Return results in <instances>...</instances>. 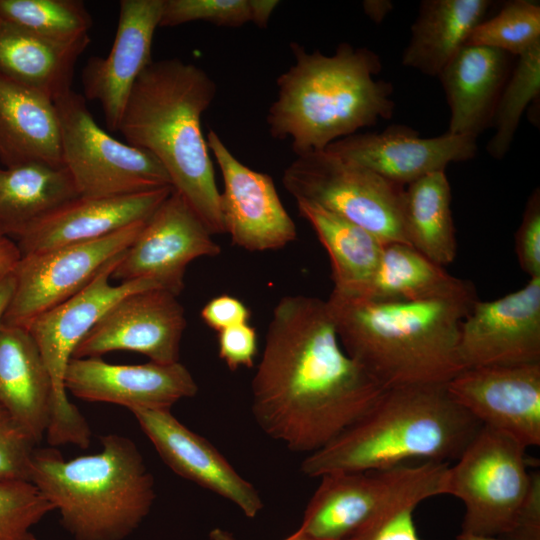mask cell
<instances>
[{"label": "cell", "mask_w": 540, "mask_h": 540, "mask_svg": "<svg viewBox=\"0 0 540 540\" xmlns=\"http://www.w3.org/2000/svg\"><path fill=\"white\" fill-rule=\"evenodd\" d=\"M420 503L417 499H407L393 505L354 540H422L413 519Z\"/></svg>", "instance_id": "f35d334b"}, {"label": "cell", "mask_w": 540, "mask_h": 540, "mask_svg": "<svg viewBox=\"0 0 540 540\" xmlns=\"http://www.w3.org/2000/svg\"><path fill=\"white\" fill-rule=\"evenodd\" d=\"M66 391L83 401L124 406L129 410H171L194 397L198 385L182 363L120 365L100 357L71 358L64 378Z\"/></svg>", "instance_id": "ac0fdd59"}, {"label": "cell", "mask_w": 540, "mask_h": 540, "mask_svg": "<svg viewBox=\"0 0 540 540\" xmlns=\"http://www.w3.org/2000/svg\"><path fill=\"white\" fill-rule=\"evenodd\" d=\"M476 300L379 301L332 290L326 301L344 351L389 389L445 384L464 369L460 328Z\"/></svg>", "instance_id": "3957f363"}, {"label": "cell", "mask_w": 540, "mask_h": 540, "mask_svg": "<svg viewBox=\"0 0 540 540\" xmlns=\"http://www.w3.org/2000/svg\"><path fill=\"white\" fill-rule=\"evenodd\" d=\"M258 354L255 327L248 323L235 325L218 332V355L229 370L252 368Z\"/></svg>", "instance_id": "ab89813d"}, {"label": "cell", "mask_w": 540, "mask_h": 540, "mask_svg": "<svg viewBox=\"0 0 540 540\" xmlns=\"http://www.w3.org/2000/svg\"><path fill=\"white\" fill-rule=\"evenodd\" d=\"M163 0H121L109 54L91 57L82 70L83 96L97 101L110 131L118 132L131 90L151 60Z\"/></svg>", "instance_id": "44dd1931"}, {"label": "cell", "mask_w": 540, "mask_h": 540, "mask_svg": "<svg viewBox=\"0 0 540 540\" xmlns=\"http://www.w3.org/2000/svg\"><path fill=\"white\" fill-rule=\"evenodd\" d=\"M51 511L30 481L0 480V540H37L31 529Z\"/></svg>", "instance_id": "e575fe53"}, {"label": "cell", "mask_w": 540, "mask_h": 540, "mask_svg": "<svg viewBox=\"0 0 540 540\" xmlns=\"http://www.w3.org/2000/svg\"><path fill=\"white\" fill-rule=\"evenodd\" d=\"M290 47L295 63L276 80L266 122L273 138L290 140L296 156L392 117L393 87L374 79L382 69L375 52L348 43L333 55L309 53L296 42Z\"/></svg>", "instance_id": "277c9868"}, {"label": "cell", "mask_w": 540, "mask_h": 540, "mask_svg": "<svg viewBox=\"0 0 540 540\" xmlns=\"http://www.w3.org/2000/svg\"><path fill=\"white\" fill-rule=\"evenodd\" d=\"M200 315L209 328L220 332L228 327L248 323L251 312L240 299L224 294L210 299Z\"/></svg>", "instance_id": "b9f144b4"}, {"label": "cell", "mask_w": 540, "mask_h": 540, "mask_svg": "<svg viewBox=\"0 0 540 540\" xmlns=\"http://www.w3.org/2000/svg\"><path fill=\"white\" fill-rule=\"evenodd\" d=\"M283 540H323V539L307 537V536L301 535V534H299L298 532L295 531L294 533H292L288 537L284 538Z\"/></svg>", "instance_id": "681fc988"}, {"label": "cell", "mask_w": 540, "mask_h": 540, "mask_svg": "<svg viewBox=\"0 0 540 540\" xmlns=\"http://www.w3.org/2000/svg\"><path fill=\"white\" fill-rule=\"evenodd\" d=\"M77 196L65 166L28 162L0 168V230L13 239L22 229Z\"/></svg>", "instance_id": "f546056e"}, {"label": "cell", "mask_w": 540, "mask_h": 540, "mask_svg": "<svg viewBox=\"0 0 540 540\" xmlns=\"http://www.w3.org/2000/svg\"><path fill=\"white\" fill-rule=\"evenodd\" d=\"M385 390L342 348L327 301L305 295L278 301L251 383L252 414L267 436L310 454L358 421Z\"/></svg>", "instance_id": "6da1fadb"}, {"label": "cell", "mask_w": 540, "mask_h": 540, "mask_svg": "<svg viewBox=\"0 0 540 540\" xmlns=\"http://www.w3.org/2000/svg\"><path fill=\"white\" fill-rule=\"evenodd\" d=\"M172 190L168 186L116 197L77 196L22 229L13 240L23 256L99 239L147 220Z\"/></svg>", "instance_id": "7402d4cb"}, {"label": "cell", "mask_w": 540, "mask_h": 540, "mask_svg": "<svg viewBox=\"0 0 540 540\" xmlns=\"http://www.w3.org/2000/svg\"><path fill=\"white\" fill-rule=\"evenodd\" d=\"M446 386L482 426L540 445V362L464 368Z\"/></svg>", "instance_id": "9a60e30c"}, {"label": "cell", "mask_w": 540, "mask_h": 540, "mask_svg": "<svg viewBox=\"0 0 540 540\" xmlns=\"http://www.w3.org/2000/svg\"><path fill=\"white\" fill-rule=\"evenodd\" d=\"M89 36L62 42L0 20V75L53 102L72 90L78 58Z\"/></svg>", "instance_id": "484cf974"}, {"label": "cell", "mask_w": 540, "mask_h": 540, "mask_svg": "<svg viewBox=\"0 0 540 540\" xmlns=\"http://www.w3.org/2000/svg\"><path fill=\"white\" fill-rule=\"evenodd\" d=\"M463 368L540 362V277L492 301L473 304L461 324Z\"/></svg>", "instance_id": "e0dca14e"}, {"label": "cell", "mask_w": 540, "mask_h": 540, "mask_svg": "<svg viewBox=\"0 0 540 540\" xmlns=\"http://www.w3.org/2000/svg\"><path fill=\"white\" fill-rule=\"evenodd\" d=\"M279 3L277 0H249L251 22L260 28H266L270 16Z\"/></svg>", "instance_id": "ee69618b"}, {"label": "cell", "mask_w": 540, "mask_h": 540, "mask_svg": "<svg viewBox=\"0 0 540 540\" xmlns=\"http://www.w3.org/2000/svg\"><path fill=\"white\" fill-rule=\"evenodd\" d=\"M54 391L40 350L25 327L0 324V405L39 444L50 425Z\"/></svg>", "instance_id": "603a6c76"}, {"label": "cell", "mask_w": 540, "mask_h": 540, "mask_svg": "<svg viewBox=\"0 0 540 540\" xmlns=\"http://www.w3.org/2000/svg\"><path fill=\"white\" fill-rule=\"evenodd\" d=\"M379 301H423L476 296L473 284L449 274L412 246L383 247L372 280L363 295Z\"/></svg>", "instance_id": "83f0119b"}, {"label": "cell", "mask_w": 540, "mask_h": 540, "mask_svg": "<svg viewBox=\"0 0 540 540\" xmlns=\"http://www.w3.org/2000/svg\"><path fill=\"white\" fill-rule=\"evenodd\" d=\"M20 258L16 242L0 230V275L11 273Z\"/></svg>", "instance_id": "7bdbcfd3"}, {"label": "cell", "mask_w": 540, "mask_h": 540, "mask_svg": "<svg viewBox=\"0 0 540 540\" xmlns=\"http://www.w3.org/2000/svg\"><path fill=\"white\" fill-rule=\"evenodd\" d=\"M540 41V5L529 0L505 3L493 17L484 19L471 33L467 45L483 46L521 55Z\"/></svg>", "instance_id": "836d02e7"}, {"label": "cell", "mask_w": 540, "mask_h": 540, "mask_svg": "<svg viewBox=\"0 0 540 540\" xmlns=\"http://www.w3.org/2000/svg\"><path fill=\"white\" fill-rule=\"evenodd\" d=\"M145 221L92 241L21 256L12 271L14 292L1 323L26 328L35 317L77 294L133 243Z\"/></svg>", "instance_id": "7c38bea8"}, {"label": "cell", "mask_w": 540, "mask_h": 540, "mask_svg": "<svg viewBox=\"0 0 540 540\" xmlns=\"http://www.w3.org/2000/svg\"><path fill=\"white\" fill-rule=\"evenodd\" d=\"M456 540H506V539L495 537V536H483V535H475V534L461 532L459 535H457Z\"/></svg>", "instance_id": "c3c4849f"}, {"label": "cell", "mask_w": 540, "mask_h": 540, "mask_svg": "<svg viewBox=\"0 0 540 540\" xmlns=\"http://www.w3.org/2000/svg\"><path fill=\"white\" fill-rule=\"evenodd\" d=\"M0 161L64 166L55 103L0 75Z\"/></svg>", "instance_id": "d4e9b609"}, {"label": "cell", "mask_w": 540, "mask_h": 540, "mask_svg": "<svg viewBox=\"0 0 540 540\" xmlns=\"http://www.w3.org/2000/svg\"><path fill=\"white\" fill-rule=\"evenodd\" d=\"M365 13L375 22H381L391 11L392 3L383 0H368L363 2Z\"/></svg>", "instance_id": "bcb514c9"}, {"label": "cell", "mask_w": 540, "mask_h": 540, "mask_svg": "<svg viewBox=\"0 0 540 540\" xmlns=\"http://www.w3.org/2000/svg\"><path fill=\"white\" fill-rule=\"evenodd\" d=\"M282 183L296 200L315 203L364 228L383 245H410L403 217L405 186L364 166L326 150L314 151L296 156Z\"/></svg>", "instance_id": "9c48e42d"}, {"label": "cell", "mask_w": 540, "mask_h": 540, "mask_svg": "<svg viewBox=\"0 0 540 540\" xmlns=\"http://www.w3.org/2000/svg\"><path fill=\"white\" fill-rule=\"evenodd\" d=\"M143 433L177 475L230 501L248 518L263 509L258 490L206 438L180 422L171 410L133 409Z\"/></svg>", "instance_id": "ffe728a7"}, {"label": "cell", "mask_w": 540, "mask_h": 540, "mask_svg": "<svg viewBox=\"0 0 540 540\" xmlns=\"http://www.w3.org/2000/svg\"><path fill=\"white\" fill-rule=\"evenodd\" d=\"M15 287V280L12 272L0 275V324L4 313L11 301Z\"/></svg>", "instance_id": "f6af8a7d"}, {"label": "cell", "mask_w": 540, "mask_h": 540, "mask_svg": "<svg viewBox=\"0 0 540 540\" xmlns=\"http://www.w3.org/2000/svg\"><path fill=\"white\" fill-rule=\"evenodd\" d=\"M193 21L237 28L251 22L249 0H163L159 27Z\"/></svg>", "instance_id": "d590c367"}, {"label": "cell", "mask_w": 540, "mask_h": 540, "mask_svg": "<svg viewBox=\"0 0 540 540\" xmlns=\"http://www.w3.org/2000/svg\"><path fill=\"white\" fill-rule=\"evenodd\" d=\"M449 463L418 462L385 470L320 477L296 530L323 540H354L393 505L445 495Z\"/></svg>", "instance_id": "52a82bcc"}, {"label": "cell", "mask_w": 540, "mask_h": 540, "mask_svg": "<svg viewBox=\"0 0 540 540\" xmlns=\"http://www.w3.org/2000/svg\"><path fill=\"white\" fill-rule=\"evenodd\" d=\"M300 215L327 251L333 291L363 295L378 265L384 245L364 228L309 201L296 200Z\"/></svg>", "instance_id": "f1b7e54d"}, {"label": "cell", "mask_w": 540, "mask_h": 540, "mask_svg": "<svg viewBox=\"0 0 540 540\" xmlns=\"http://www.w3.org/2000/svg\"><path fill=\"white\" fill-rule=\"evenodd\" d=\"M481 423L445 384L386 389L353 425L301 463L308 477L390 469L416 462L455 461Z\"/></svg>", "instance_id": "5b68a950"}, {"label": "cell", "mask_w": 540, "mask_h": 540, "mask_svg": "<svg viewBox=\"0 0 540 540\" xmlns=\"http://www.w3.org/2000/svg\"><path fill=\"white\" fill-rule=\"evenodd\" d=\"M210 540H238L232 533L222 528H213L209 533Z\"/></svg>", "instance_id": "7dc6e473"}, {"label": "cell", "mask_w": 540, "mask_h": 540, "mask_svg": "<svg viewBox=\"0 0 540 540\" xmlns=\"http://www.w3.org/2000/svg\"><path fill=\"white\" fill-rule=\"evenodd\" d=\"M539 95L540 41L518 56L501 91L491 122L495 132L486 147L493 158L505 157L523 113L530 104L539 103Z\"/></svg>", "instance_id": "1f68e13d"}, {"label": "cell", "mask_w": 540, "mask_h": 540, "mask_svg": "<svg viewBox=\"0 0 540 540\" xmlns=\"http://www.w3.org/2000/svg\"><path fill=\"white\" fill-rule=\"evenodd\" d=\"M217 87L202 68L177 58L151 61L136 80L118 132L151 154L208 231L225 233L213 163L201 129Z\"/></svg>", "instance_id": "7a4b0ae2"}, {"label": "cell", "mask_w": 540, "mask_h": 540, "mask_svg": "<svg viewBox=\"0 0 540 540\" xmlns=\"http://www.w3.org/2000/svg\"><path fill=\"white\" fill-rule=\"evenodd\" d=\"M403 217L414 249L442 267L454 261L457 240L445 171L430 173L405 187Z\"/></svg>", "instance_id": "4dcf8cb0"}, {"label": "cell", "mask_w": 540, "mask_h": 540, "mask_svg": "<svg viewBox=\"0 0 540 540\" xmlns=\"http://www.w3.org/2000/svg\"><path fill=\"white\" fill-rule=\"evenodd\" d=\"M37 443L0 405V480L30 481V464Z\"/></svg>", "instance_id": "8d00e7d4"}, {"label": "cell", "mask_w": 540, "mask_h": 540, "mask_svg": "<svg viewBox=\"0 0 540 540\" xmlns=\"http://www.w3.org/2000/svg\"><path fill=\"white\" fill-rule=\"evenodd\" d=\"M509 54L466 45L438 75L450 108L448 132L477 138L491 125L509 77Z\"/></svg>", "instance_id": "cb8c5ba5"}, {"label": "cell", "mask_w": 540, "mask_h": 540, "mask_svg": "<svg viewBox=\"0 0 540 540\" xmlns=\"http://www.w3.org/2000/svg\"><path fill=\"white\" fill-rule=\"evenodd\" d=\"M506 540H540V473L531 471L530 484Z\"/></svg>", "instance_id": "60d3db41"}, {"label": "cell", "mask_w": 540, "mask_h": 540, "mask_svg": "<svg viewBox=\"0 0 540 540\" xmlns=\"http://www.w3.org/2000/svg\"><path fill=\"white\" fill-rule=\"evenodd\" d=\"M220 252L212 234L173 189L124 251L111 278L149 281L178 296L184 288L187 266L196 258Z\"/></svg>", "instance_id": "4fadbf2b"}, {"label": "cell", "mask_w": 540, "mask_h": 540, "mask_svg": "<svg viewBox=\"0 0 540 540\" xmlns=\"http://www.w3.org/2000/svg\"><path fill=\"white\" fill-rule=\"evenodd\" d=\"M515 251L521 269L530 278L540 277V191L530 195L515 234Z\"/></svg>", "instance_id": "74e56055"}, {"label": "cell", "mask_w": 540, "mask_h": 540, "mask_svg": "<svg viewBox=\"0 0 540 540\" xmlns=\"http://www.w3.org/2000/svg\"><path fill=\"white\" fill-rule=\"evenodd\" d=\"M476 139L448 131L422 138L416 130L394 124L378 133L357 132L336 140L324 150L406 187L425 175L445 171L451 162L473 158Z\"/></svg>", "instance_id": "d6986e66"}, {"label": "cell", "mask_w": 540, "mask_h": 540, "mask_svg": "<svg viewBox=\"0 0 540 540\" xmlns=\"http://www.w3.org/2000/svg\"><path fill=\"white\" fill-rule=\"evenodd\" d=\"M122 254L105 265L81 291L41 313L26 327L40 350L53 385L54 403L46 433L52 447L72 444L87 448L91 440V429L78 408L69 401L64 384L65 372L76 346L119 299L130 293L158 288L145 280L110 284Z\"/></svg>", "instance_id": "ba28073f"}, {"label": "cell", "mask_w": 540, "mask_h": 540, "mask_svg": "<svg viewBox=\"0 0 540 540\" xmlns=\"http://www.w3.org/2000/svg\"><path fill=\"white\" fill-rule=\"evenodd\" d=\"M525 450L511 437L482 426L447 470L445 495L462 501V532L505 538L529 484Z\"/></svg>", "instance_id": "30bf717a"}, {"label": "cell", "mask_w": 540, "mask_h": 540, "mask_svg": "<svg viewBox=\"0 0 540 540\" xmlns=\"http://www.w3.org/2000/svg\"><path fill=\"white\" fill-rule=\"evenodd\" d=\"M54 103L63 165L79 196L116 197L171 186L166 171L151 154L100 128L82 94L70 90Z\"/></svg>", "instance_id": "8fae6325"}, {"label": "cell", "mask_w": 540, "mask_h": 540, "mask_svg": "<svg viewBox=\"0 0 540 540\" xmlns=\"http://www.w3.org/2000/svg\"><path fill=\"white\" fill-rule=\"evenodd\" d=\"M186 328L183 306L173 293L152 288L115 302L76 346L72 358L101 357L113 351L143 354L151 362H179Z\"/></svg>", "instance_id": "5bb4252c"}, {"label": "cell", "mask_w": 540, "mask_h": 540, "mask_svg": "<svg viewBox=\"0 0 540 540\" xmlns=\"http://www.w3.org/2000/svg\"><path fill=\"white\" fill-rule=\"evenodd\" d=\"M206 141L223 177L220 208L232 244L248 251H267L294 241L296 225L271 176L241 163L215 131L208 132Z\"/></svg>", "instance_id": "2e32d148"}, {"label": "cell", "mask_w": 540, "mask_h": 540, "mask_svg": "<svg viewBox=\"0 0 540 540\" xmlns=\"http://www.w3.org/2000/svg\"><path fill=\"white\" fill-rule=\"evenodd\" d=\"M0 20L62 42L89 36L93 24L79 0H0Z\"/></svg>", "instance_id": "d6a6232c"}, {"label": "cell", "mask_w": 540, "mask_h": 540, "mask_svg": "<svg viewBox=\"0 0 540 540\" xmlns=\"http://www.w3.org/2000/svg\"><path fill=\"white\" fill-rule=\"evenodd\" d=\"M102 450L65 460L56 447L35 448L30 482L58 511L76 540H122L155 500L154 478L128 437H100Z\"/></svg>", "instance_id": "8992f818"}, {"label": "cell", "mask_w": 540, "mask_h": 540, "mask_svg": "<svg viewBox=\"0 0 540 540\" xmlns=\"http://www.w3.org/2000/svg\"><path fill=\"white\" fill-rule=\"evenodd\" d=\"M489 0H425L411 27L402 64L438 77L485 19Z\"/></svg>", "instance_id": "4316f807"}]
</instances>
